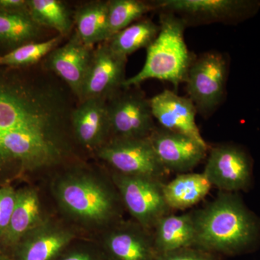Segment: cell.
Wrapping results in <instances>:
<instances>
[{
	"label": "cell",
	"mask_w": 260,
	"mask_h": 260,
	"mask_svg": "<svg viewBox=\"0 0 260 260\" xmlns=\"http://www.w3.org/2000/svg\"><path fill=\"white\" fill-rule=\"evenodd\" d=\"M73 109L51 75L0 66V171L64 161L72 151Z\"/></svg>",
	"instance_id": "1"
},
{
	"label": "cell",
	"mask_w": 260,
	"mask_h": 260,
	"mask_svg": "<svg viewBox=\"0 0 260 260\" xmlns=\"http://www.w3.org/2000/svg\"><path fill=\"white\" fill-rule=\"evenodd\" d=\"M51 189L61 218L85 237L93 239L123 219L125 209L110 174L73 166L56 175Z\"/></svg>",
	"instance_id": "2"
},
{
	"label": "cell",
	"mask_w": 260,
	"mask_h": 260,
	"mask_svg": "<svg viewBox=\"0 0 260 260\" xmlns=\"http://www.w3.org/2000/svg\"><path fill=\"white\" fill-rule=\"evenodd\" d=\"M193 212L194 247L219 255L235 256L256 247L260 222L234 192L220 191L213 201Z\"/></svg>",
	"instance_id": "3"
},
{
	"label": "cell",
	"mask_w": 260,
	"mask_h": 260,
	"mask_svg": "<svg viewBox=\"0 0 260 260\" xmlns=\"http://www.w3.org/2000/svg\"><path fill=\"white\" fill-rule=\"evenodd\" d=\"M159 22L160 31L146 49L144 66L134 76L126 78L123 88L139 86L152 79L169 82L176 89L185 83L194 59L184 39L187 24L177 15L167 11H160Z\"/></svg>",
	"instance_id": "4"
},
{
	"label": "cell",
	"mask_w": 260,
	"mask_h": 260,
	"mask_svg": "<svg viewBox=\"0 0 260 260\" xmlns=\"http://www.w3.org/2000/svg\"><path fill=\"white\" fill-rule=\"evenodd\" d=\"M109 174L120 195L124 209L133 220L148 232L152 233L160 218L172 213L164 198L165 181L124 175L113 171Z\"/></svg>",
	"instance_id": "5"
},
{
	"label": "cell",
	"mask_w": 260,
	"mask_h": 260,
	"mask_svg": "<svg viewBox=\"0 0 260 260\" xmlns=\"http://www.w3.org/2000/svg\"><path fill=\"white\" fill-rule=\"evenodd\" d=\"M107 104L110 139H146L157 127L150 99L139 86L121 89Z\"/></svg>",
	"instance_id": "6"
},
{
	"label": "cell",
	"mask_w": 260,
	"mask_h": 260,
	"mask_svg": "<svg viewBox=\"0 0 260 260\" xmlns=\"http://www.w3.org/2000/svg\"><path fill=\"white\" fill-rule=\"evenodd\" d=\"M227 75V61L220 53H205L191 63L185 82L186 92L202 116H209L221 104Z\"/></svg>",
	"instance_id": "7"
},
{
	"label": "cell",
	"mask_w": 260,
	"mask_h": 260,
	"mask_svg": "<svg viewBox=\"0 0 260 260\" xmlns=\"http://www.w3.org/2000/svg\"><path fill=\"white\" fill-rule=\"evenodd\" d=\"M113 172L164 181L168 173L159 162L149 138H112L95 153Z\"/></svg>",
	"instance_id": "8"
},
{
	"label": "cell",
	"mask_w": 260,
	"mask_h": 260,
	"mask_svg": "<svg viewBox=\"0 0 260 260\" xmlns=\"http://www.w3.org/2000/svg\"><path fill=\"white\" fill-rule=\"evenodd\" d=\"M84 237L64 218L48 217L13 248V260H54L77 239Z\"/></svg>",
	"instance_id": "9"
},
{
	"label": "cell",
	"mask_w": 260,
	"mask_h": 260,
	"mask_svg": "<svg viewBox=\"0 0 260 260\" xmlns=\"http://www.w3.org/2000/svg\"><path fill=\"white\" fill-rule=\"evenodd\" d=\"M107 260H155L153 236L134 220L124 218L98 235Z\"/></svg>",
	"instance_id": "10"
},
{
	"label": "cell",
	"mask_w": 260,
	"mask_h": 260,
	"mask_svg": "<svg viewBox=\"0 0 260 260\" xmlns=\"http://www.w3.org/2000/svg\"><path fill=\"white\" fill-rule=\"evenodd\" d=\"M127 57L116 54L107 42L93 49L79 102L89 99L107 101L123 88Z\"/></svg>",
	"instance_id": "11"
},
{
	"label": "cell",
	"mask_w": 260,
	"mask_h": 260,
	"mask_svg": "<svg viewBox=\"0 0 260 260\" xmlns=\"http://www.w3.org/2000/svg\"><path fill=\"white\" fill-rule=\"evenodd\" d=\"M149 140L159 162L168 173H189L207 156L208 144L160 126H157Z\"/></svg>",
	"instance_id": "12"
},
{
	"label": "cell",
	"mask_w": 260,
	"mask_h": 260,
	"mask_svg": "<svg viewBox=\"0 0 260 260\" xmlns=\"http://www.w3.org/2000/svg\"><path fill=\"white\" fill-rule=\"evenodd\" d=\"M155 9L170 12L190 22L234 21L255 10L254 2L242 0H158L153 2Z\"/></svg>",
	"instance_id": "13"
},
{
	"label": "cell",
	"mask_w": 260,
	"mask_h": 260,
	"mask_svg": "<svg viewBox=\"0 0 260 260\" xmlns=\"http://www.w3.org/2000/svg\"><path fill=\"white\" fill-rule=\"evenodd\" d=\"M203 173L212 186L220 191L244 190L251 183V160L237 146L218 145L210 150Z\"/></svg>",
	"instance_id": "14"
},
{
	"label": "cell",
	"mask_w": 260,
	"mask_h": 260,
	"mask_svg": "<svg viewBox=\"0 0 260 260\" xmlns=\"http://www.w3.org/2000/svg\"><path fill=\"white\" fill-rule=\"evenodd\" d=\"M94 48L85 45L75 32L64 45L47 56L45 68L66 83L79 101Z\"/></svg>",
	"instance_id": "15"
},
{
	"label": "cell",
	"mask_w": 260,
	"mask_h": 260,
	"mask_svg": "<svg viewBox=\"0 0 260 260\" xmlns=\"http://www.w3.org/2000/svg\"><path fill=\"white\" fill-rule=\"evenodd\" d=\"M71 129L74 141L95 153L110 139L107 101L89 99L80 102L72 112Z\"/></svg>",
	"instance_id": "16"
},
{
	"label": "cell",
	"mask_w": 260,
	"mask_h": 260,
	"mask_svg": "<svg viewBox=\"0 0 260 260\" xmlns=\"http://www.w3.org/2000/svg\"><path fill=\"white\" fill-rule=\"evenodd\" d=\"M150 104L154 119L160 126L207 144L196 123V108L189 98L165 90L151 98Z\"/></svg>",
	"instance_id": "17"
},
{
	"label": "cell",
	"mask_w": 260,
	"mask_h": 260,
	"mask_svg": "<svg viewBox=\"0 0 260 260\" xmlns=\"http://www.w3.org/2000/svg\"><path fill=\"white\" fill-rule=\"evenodd\" d=\"M50 215L44 210L42 197L37 188L25 186L18 189L9 225L0 241L13 249L24 236Z\"/></svg>",
	"instance_id": "18"
},
{
	"label": "cell",
	"mask_w": 260,
	"mask_h": 260,
	"mask_svg": "<svg viewBox=\"0 0 260 260\" xmlns=\"http://www.w3.org/2000/svg\"><path fill=\"white\" fill-rule=\"evenodd\" d=\"M152 236L156 255L194 247L196 230L193 212L180 215L168 214L158 220Z\"/></svg>",
	"instance_id": "19"
},
{
	"label": "cell",
	"mask_w": 260,
	"mask_h": 260,
	"mask_svg": "<svg viewBox=\"0 0 260 260\" xmlns=\"http://www.w3.org/2000/svg\"><path fill=\"white\" fill-rule=\"evenodd\" d=\"M211 187L204 173H184L164 184V198L172 211L186 210L204 199Z\"/></svg>",
	"instance_id": "20"
},
{
	"label": "cell",
	"mask_w": 260,
	"mask_h": 260,
	"mask_svg": "<svg viewBox=\"0 0 260 260\" xmlns=\"http://www.w3.org/2000/svg\"><path fill=\"white\" fill-rule=\"evenodd\" d=\"M75 32L82 42L93 47L96 44L107 42L110 39L109 28L108 1H95L82 5L75 11Z\"/></svg>",
	"instance_id": "21"
},
{
	"label": "cell",
	"mask_w": 260,
	"mask_h": 260,
	"mask_svg": "<svg viewBox=\"0 0 260 260\" xmlns=\"http://www.w3.org/2000/svg\"><path fill=\"white\" fill-rule=\"evenodd\" d=\"M42 27L30 18L28 12L0 10V45L11 50L23 44L37 42Z\"/></svg>",
	"instance_id": "22"
},
{
	"label": "cell",
	"mask_w": 260,
	"mask_h": 260,
	"mask_svg": "<svg viewBox=\"0 0 260 260\" xmlns=\"http://www.w3.org/2000/svg\"><path fill=\"white\" fill-rule=\"evenodd\" d=\"M159 31L160 25L146 19L116 32L107 42L116 54L127 57L143 48L147 49L156 39Z\"/></svg>",
	"instance_id": "23"
},
{
	"label": "cell",
	"mask_w": 260,
	"mask_h": 260,
	"mask_svg": "<svg viewBox=\"0 0 260 260\" xmlns=\"http://www.w3.org/2000/svg\"><path fill=\"white\" fill-rule=\"evenodd\" d=\"M28 13L40 27L54 29L63 37L73 28V21L69 10L59 0H28Z\"/></svg>",
	"instance_id": "24"
},
{
	"label": "cell",
	"mask_w": 260,
	"mask_h": 260,
	"mask_svg": "<svg viewBox=\"0 0 260 260\" xmlns=\"http://www.w3.org/2000/svg\"><path fill=\"white\" fill-rule=\"evenodd\" d=\"M62 36L59 35L44 42H34L23 44L0 56V66L8 68H24L37 64L47 57L59 47Z\"/></svg>",
	"instance_id": "25"
},
{
	"label": "cell",
	"mask_w": 260,
	"mask_h": 260,
	"mask_svg": "<svg viewBox=\"0 0 260 260\" xmlns=\"http://www.w3.org/2000/svg\"><path fill=\"white\" fill-rule=\"evenodd\" d=\"M108 9L110 38L146 13L156 10L153 2L147 3L140 0H110L108 1Z\"/></svg>",
	"instance_id": "26"
},
{
	"label": "cell",
	"mask_w": 260,
	"mask_h": 260,
	"mask_svg": "<svg viewBox=\"0 0 260 260\" xmlns=\"http://www.w3.org/2000/svg\"><path fill=\"white\" fill-rule=\"evenodd\" d=\"M54 260H107L96 241L81 237L70 244Z\"/></svg>",
	"instance_id": "27"
},
{
	"label": "cell",
	"mask_w": 260,
	"mask_h": 260,
	"mask_svg": "<svg viewBox=\"0 0 260 260\" xmlns=\"http://www.w3.org/2000/svg\"><path fill=\"white\" fill-rule=\"evenodd\" d=\"M155 260H222V256L198 247H187L157 254Z\"/></svg>",
	"instance_id": "28"
},
{
	"label": "cell",
	"mask_w": 260,
	"mask_h": 260,
	"mask_svg": "<svg viewBox=\"0 0 260 260\" xmlns=\"http://www.w3.org/2000/svg\"><path fill=\"white\" fill-rule=\"evenodd\" d=\"M17 190L10 186L0 187V239L4 235L16 201Z\"/></svg>",
	"instance_id": "29"
},
{
	"label": "cell",
	"mask_w": 260,
	"mask_h": 260,
	"mask_svg": "<svg viewBox=\"0 0 260 260\" xmlns=\"http://www.w3.org/2000/svg\"><path fill=\"white\" fill-rule=\"evenodd\" d=\"M0 10L28 12V0H0Z\"/></svg>",
	"instance_id": "30"
},
{
	"label": "cell",
	"mask_w": 260,
	"mask_h": 260,
	"mask_svg": "<svg viewBox=\"0 0 260 260\" xmlns=\"http://www.w3.org/2000/svg\"><path fill=\"white\" fill-rule=\"evenodd\" d=\"M0 260H13V258L10 257L7 254H3V253L0 252Z\"/></svg>",
	"instance_id": "31"
}]
</instances>
